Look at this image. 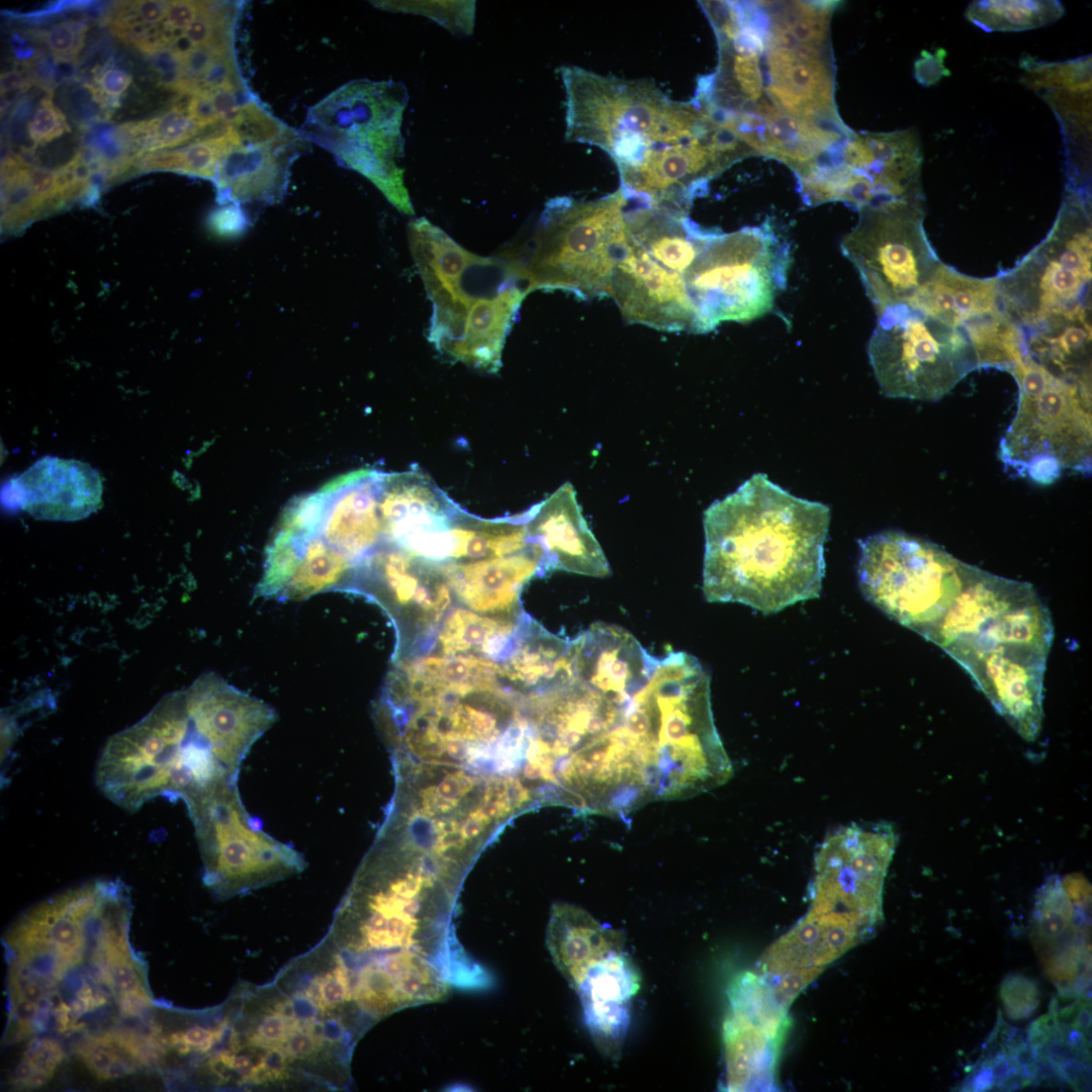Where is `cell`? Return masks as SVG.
Wrapping results in <instances>:
<instances>
[{"label": "cell", "mask_w": 1092, "mask_h": 1092, "mask_svg": "<svg viewBox=\"0 0 1092 1092\" xmlns=\"http://www.w3.org/2000/svg\"><path fill=\"white\" fill-rule=\"evenodd\" d=\"M919 635L953 658L1024 740H1035L1054 627L1030 583L962 561Z\"/></svg>", "instance_id": "cell-1"}, {"label": "cell", "mask_w": 1092, "mask_h": 1092, "mask_svg": "<svg viewBox=\"0 0 1092 1092\" xmlns=\"http://www.w3.org/2000/svg\"><path fill=\"white\" fill-rule=\"evenodd\" d=\"M829 508L753 474L704 513L703 590L764 615L820 596Z\"/></svg>", "instance_id": "cell-2"}, {"label": "cell", "mask_w": 1092, "mask_h": 1092, "mask_svg": "<svg viewBox=\"0 0 1092 1092\" xmlns=\"http://www.w3.org/2000/svg\"><path fill=\"white\" fill-rule=\"evenodd\" d=\"M339 905L327 939L359 962L411 951L427 958L451 985L483 989L489 974L464 952L452 931L457 891L429 854L379 833Z\"/></svg>", "instance_id": "cell-3"}, {"label": "cell", "mask_w": 1092, "mask_h": 1092, "mask_svg": "<svg viewBox=\"0 0 1092 1092\" xmlns=\"http://www.w3.org/2000/svg\"><path fill=\"white\" fill-rule=\"evenodd\" d=\"M407 236L433 306L429 342L451 361L497 373L528 294L517 264L507 254L482 257L465 250L425 217L410 221Z\"/></svg>", "instance_id": "cell-4"}, {"label": "cell", "mask_w": 1092, "mask_h": 1092, "mask_svg": "<svg viewBox=\"0 0 1092 1092\" xmlns=\"http://www.w3.org/2000/svg\"><path fill=\"white\" fill-rule=\"evenodd\" d=\"M560 77L566 140L599 147L618 170L700 134L710 121L695 98L673 101L647 80H624L574 66L562 67Z\"/></svg>", "instance_id": "cell-5"}, {"label": "cell", "mask_w": 1092, "mask_h": 1092, "mask_svg": "<svg viewBox=\"0 0 1092 1092\" xmlns=\"http://www.w3.org/2000/svg\"><path fill=\"white\" fill-rule=\"evenodd\" d=\"M628 204L621 187L595 200H548L524 256L507 253L528 293L561 290L584 300L610 297L612 276L629 239Z\"/></svg>", "instance_id": "cell-6"}, {"label": "cell", "mask_w": 1092, "mask_h": 1092, "mask_svg": "<svg viewBox=\"0 0 1092 1092\" xmlns=\"http://www.w3.org/2000/svg\"><path fill=\"white\" fill-rule=\"evenodd\" d=\"M407 101L400 82L354 80L312 106L298 132L331 152L340 165L366 177L397 210L413 215L399 165Z\"/></svg>", "instance_id": "cell-7"}, {"label": "cell", "mask_w": 1092, "mask_h": 1092, "mask_svg": "<svg viewBox=\"0 0 1092 1092\" xmlns=\"http://www.w3.org/2000/svg\"><path fill=\"white\" fill-rule=\"evenodd\" d=\"M1010 374L1018 386V403L999 445L1004 466L1044 485L1068 470L1090 474L1091 387L1027 358Z\"/></svg>", "instance_id": "cell-8"}, {"label": "cell", "mask_w": 1092, "mask_h": 1092, "mask_svg": "<svg viewBox=\"0 0 1092 1092\" xmlns=\"http://www.w3.org/2000/svg\"><path fill=\"white\" fill-rule=\"evenodd\" d=\"M1091 190L1066 186L1045 238L997 277L1002 309L1027 331L1091 314Z\"/></svg>", "instance_id": "cell-9"}, {"label": "cell", "mask_w": 1092, "mask_h": 1092, "mask_svg": "<svg viewBox=\"0 0 1092 1092\" xmlns=\"http://www.w3.org/2000/svg\"><path fill=\"white\" fill-rule=\"evenodd\" d=\"M764 102L793 117L847 130L836 109L828 1H761Z\"/></svg>", "instance_id": "cell-10"}, {"label": "cell", "mask_w": 1092, "mask_h": 1092, "mask_svg": "<svg viewBox=\"0 0 1092 1092\" xmlns=\"http://www.w3.org/2000/svg\"><path fill=\"white\" fill-rule=\"evenodd\" d=\"M790 261L788 243L768 224L717 232L684 275L705 333L770 311Z\"/></svg>", "instance_id": "cell-11"}, {"label": "cell", "mask_w": 1092, "mask_h": 1092, "mask_svg": "<svg viewBox=\"0 0 1092 1092\" xmlns=\"http://www.w3.org/2000/svg\"><path fill=\"white\" fill-rule=\"evenodd\" d=\"M203 861V882L228 899L302 872L303 855L267 834L246 810L238 783L213 788L186 805Z\"/></svg>", "instance_id": "cell-12"}, {"label": "cell", "mask_w": 1092, "mask_h": 1092, "mask_svg": "<svg viewBox=\"0 0 1092 1092\" xmlns=\"http://www.w3.org/2000/svg\"><path fill=\"white\" fill-rule=\"evenodd\" d=\"M868 355L881 392L894 398L938 400L979 368L961 328L908 304L878 315Z\"/></svg>", "instance_id": "cell-13"}, {"label": "cell", "mask_w": 1092, "mask_h": 1092, "mask_svg": "<svg viewBox=\"0 0 1092 1092\" xmlns=\"http://www.w3.org/2000/svg\"><path fill=\"white\" fill-rule=\"evenodd\" d=\"M924 198L892 200L858 210L841 241L877 315L907 303L933 276L941 261L924 229Z\"/></svg>", "instance_id": "cell-14"}, {"label": "cell", "mask_w": 1092, "mask_h": 1092, "mask_svg": "<svg viewBox=\"0 0 1092 1092\" xmlns=\"http://www.w3.org/2000/svg\"><path fill=\"white\" fill-rule=\"evenodd\" d=\"M345 590L365 596L389 616L396 631L392 662L434 645L453 599L440 562L387 543L358 564Z\"/></svg>", "instance_id": "cell-15"}, {"label": "cell", "mask_w": 1092, "mask_h": 1092, "mask_svg": "<svg viewBox=\"0 0 1092 1092\" xmlns=\"http://www.w3.org/2000/svg\"><path fill=\"white\" fill-rule=\"evenodd\" d=\"M898 843L887 822L852 823L830 832L814 860L810 912L842 915L874 934L883 919V893Z\"/></svg>", "instance_id": "cell-16"}, {"label": "cell", "mask_w": 1092, "mask_h": 1092, "mask_svg": "<svg viewBox=\"0 0 1092 1092\" xmlns=\"http://www.w3.org/2000/svg\"><path fill=\"white\" fill-rule=\"evenodd\" d=\"M1091 887L1079 874L1049 877L1038 889L1031 940L1062 997L1090 996Z\"/></svg>", "instance_id": "cell-17"}, {"label": "cell", "mask_w": 1092, "mask_h": 1092, "mask_svg": "<svg viewBox=\"0 0 1092 1092\" xmlns=\"http://www.w3.org/2000/svg\"><path fill=\"white\" fill-rule=\"evenodd\" d=\"M728 997L729 1012L723 1024L727 1088L772 1090L790 1024L788 1010L776 1002L769 984L760 974L744 972L737 976Z\"/></svg>", "instance_id": "cell-18"}, {"label": "cell", "mask_w": 1092, "mask_h": 1092, "mask_svg": "<svg viewBox=\"0 0 1092 1092\" xmlns=\"http://www.w3.org/2000/svg\"><path fill=\"white\" fill-rule=\"evenodd\" d=\"M610 297L629 324L705 334L684 276L658 264L630 237L615 267Z\"/></svg>", "instance_id": "cell-19"}, {"label": "cell", "mask_w": 1092, "mask_h": 1092, "mask_svg": "<svg viewBox=\"0 0 1092 1092\" xmlns=\"http://www.w3.org/2000/svg\"><path fill=\"white\" fill-rule=\"evenodd\" d=\"M1019 65L1023 85L1045 101L1060 123L1068 186L1090 190L1091 55L1064 62L1026 55Z\"/></svg>", "instance_id": "cell-20"}, {"label": "cell", "mask_w": 1092, "mask_h": 1092, "mask_svg": "<svg viewBox=\"0 0 1092 1092\" xmlns=\"http://www.w3.org/2000/svg\"><path fill=\"white\" fill-rule=\"evenodd\" d=\"M187 709L225 762L240 771L252 746L277 720L276 711L215 672L184 690Z\"/></svg>", "instance_id": "cell-21"}, {"label": "cell", "mask_w": 1092, "mask_h": 1092, "mask_svg": "<svg viewBox=\"0 0 1092 1092\" xmlns=\"http://www.w3.org/2000/svg\"><path fill=\"white\" fill-rule=\"evenodd\" d=\"M348 968L354 1006L369 1026L402 1008L442 1000L451 986L438 966L411 951L377 956Z\"/></svg>", "instance_id": "cell-22"}, {"label": "cell", "mask_w": 1092, "mask_h": 1092, "mask_svg": "<svg viewBox=\"0 0 1092 1092\" xmlns=\"http://www.w3.org/2000/svg\"><path fill=\"white\" fill-rule=\"evenodd\" d=\"M1025 1035L1037 1072V1085L1087 1090L1091 1082L1090 996L1057 995Z\"/></svg>", "instance_id": "cell-23"}, {"label": "cell", "mask_w": 1092, "mask_h": 1092, "mask_svg": "<svg viewBox=\"0 0 1092 1092\" xmlns=\"http://www.w3.org/2000/svg\"><path fill=\"white\" fill-rule=\"evenodd\" d=\"M383 476L377 469H358L314 491L318 503L314 533L357 566L384 543L379 512Z\"/></svg>", "instance_id": "cell-24"}, {"label": "cell", "mask_w": 1092, "mask_h": 1092, "mask_svg": "<svg viewBox=\"0 0 1092 1092\" xmlns=\"http://www.w3.org/2000/svg\"><path fill=\"white\" fill-rule=\"evenodd\" d=\"M527 513L528 539L540 554L543 575L555 570L593 577L610 574L608 560L569 482Z\"/></svg>", "instance_id": "cell-25"}, {"label": "cell", "mask_w": 1092, "mask_h": 1092, "mask_svg": "<svg viewBox=\"0 0 1092 1092\" xmlns=\"http://www.w3.org/2000/svg\"><path fill=\"white\" fill-rule=\"evenodd\" d=\"M460 509L420 470L384 473L379 499L384 543L423 557Z\"/></svg>", "instance_id": "cell-26"}, {"label": "cell", "mask_w": 1092, "mask_h": 1092, "mask_svg": "<svg viewBox=\"0 0 1092 1092\" xmlns=\"http://www.w3.org/2000/svg\"><path fill=\"white\" fill-rule=\"evenodd\" d=\"M11 497L36 519L77 521L102 505V481L97 470L74 459L46 456L5 486Z\"/></svg>", "instance_id": "cell-27"}, {"label": "cell", "mask_w": 1092, "mask_h": 1092, "mask_svg": "<svg viewBox=\"0 0 1092 1092\" xmlns=\"http://www.w3.org/2000/svg\"><path fill=\"white\" fill-rule=\"evenodd\" d=\"M840 162L861 181L875 204L924 198L922 151L915 128L853 131L841 147Z\"/></svg>", "instance_id": "cell-28"}, {"label": "cell", "mask_w": 1092, "mask_h": 1092, "mask_svg": "<svg viewBox=\"0 0 1092 1092\" xmlns=\"http://www.w3.org/2000/svg\"><path fill=\"white\" fill-rule=\"evenodd\" d=\"M571 642L574 677L620 701L646 686L657 661L619 626L596 623Z\"/></svg>", "instance_id": "cell-29"}, {"label": "cell", "mask_w": 1092, "mask_h": 1092, "mask_svg": "<svg viewBox=\"0 0 1092 1092\" xmlns=\"http://www.w3.org/2000/svg\"><path fill=\"white\" fill-rule=\"evenodd\" d=\"M871 934L835 913H808L764 951L759 974L771 982L799 976L812 982L822 971Z\"/></svg>", "instance_id": "cell-30"}, {"label": "cell", "mask_w": 1092, "mask_h": 1092, "mask_svg": "<svg viewBox=\"0 0 1092 1092\" xmlns=\"http://www.w3.org/2000/svg\"><path fill=\"white\" fill-rule=\"evenodd\" d=\"M306 142L291 129L277 140L230 148L219 161L214 179L217 201H280L287 190L290 167L307 148Z\"/></svg>", "instance_id": "cell-31"}, {"label": "cell", "mask_w": 1092, "mask_h": 1092, "mask_svg": "<svg viewBox=\"0 0 1092 1092\" xmlns=\"http://www.w3.org/2000/svg\"><path fill=\"white\" fill-rule=\"evenodd\" d=\"M530 544L527 549L507 556L440 562L453 598L480 614L523 616L521 590L535 575H543L540 554Z\"/></svg>", "instance_id": "cell-32"}, {"label": "cell", "mask_w": 1092, "mask_h": 1092, "mask_svg": "<svg viewBox=\"0 0 1092 1092\" xmlns=\"http://www.w3.org/2000/svg\"><path fill=\"white\" fill-rule=\"evenodd\" d=\"M500 664L476 656L420 655L393 661L382 697L388 706L503 686Z\"/></svg>", "instance_id": "cell-33"}, {"label": "cell", "mask_w": 1092, "mask_h": 1092, "mask_svg": "<svg viewBox=\"0 0 1092 1092\" xmlns=\"http://www.w3.org/2000/svg\"><path fill=\"white\" fill-rule=\"evenodd\" d=\"M640 975L627 954L615 951L593 966L576 990L585 1025L599 1051L620 1056L630 1021V1001Z\"/></svg>", "instance_id": "cell-34"}, {"label": "cell", "mask_w": 1092, "mask_h": 1092, "mask_svg": "<svg viewBox=\"0 0 1092 1092\" xmlns=\"http://www.w3.org/2000/svg\"><path fill=\"white\" fill-rule=\"evenodd\" d=\"M500 663L505 688L529 698L574 679L572 642L563 640L525 615Z\"/></svg>", "instance_id": "cell-35"}, {"label": "cell", "mask_w": 1092, "mask_h": 1092, "mask_svg": "<svg viewBox=\"0 0 1092 1092\" xmlns=\"http://www.w3.org/2000/svg\"><path fill=\"white\" fill-rule=\"evenodd\" d=\"M623 941L621 932L602 925L577 906L556 903L551 909L547 947L557 970L574 991L593 966L623 950Z\"/></svg>", "instance_id": "cell-36"}, {"label": "cell", "mask_w": 1092, "mask_h": 1092, "mask_svg": "<svg viewBox=\"0 0 1092 1092\" xmlns=\"http://www.w3.org/2000/svg\"><path fill=\"white\" fill-rule=\"evenodd\" d=\"M631 241L661 266L682 276L718 231L705 230L689 212L641 203L626 210Z\"/></svg>", "instance_id": "cell-37"}, {"label": "cell", "mask_w": 1092, "mask_h": 1092, "mask_svg": "<svg viewBox=\"0 0 1092 1092\" xmlns=\"http://www.w3.org/2000/svg\"><path fill=\"white\" fill-rule=\"evenodd\" d=\"M1037 1085V1072L1025 1031L1012 1026L999 1010L960 1091H1012Z\"/></svg>", "instance_id": "cell-38"}, {"label": "cell", "mask_w": 1092, "mask_h": 1092, "mask_svg": "<svg viewBox=\"0 0 1092 1092\" xmlns=\"http://www.w3.org/2000/svg\"><path fill=\"white\" fill-rule=\"evenodd\" d=\"M905 304L958 328L1001 307L996 276L972 277L942 262L931 279Z\"/></svg>", "instance_id": "cell-39"}, {"label": "cell", "mask_w": 1092, "mask_h": 1092, "mask_svg": "<svg viewBox=\"0 0 1092 1092\" xmlns=\"http://www.w3.org/2000/svg\"><path fill=\"white\" fill-rule=\"evenodd\" d=\"M275 532L292 545L297 563L279 601H302L330 590H345L357 564L317 534L278 523Z\"/></svg>", "instance_id": "cell-40"}, {"label": "cell", "mask_w": 1092, "mask_h": 1092, "mask_svg": "<svg viewBox=\"0 0 1092 1092\" xmlns=\"http://www.w3.org/2000/svg\"><path fill=\"white\" fill-rule=\"evenodd\" d=\"M1091 314L1022 331L1025 358L1059 377L1091 387Z\"/></svg>", "instance_id": "cell-41"}, {"label": "cell", "mask_w": 1092, "mask_h": 1092, "mask_svg": "<svg viewBox=\"0 0 1092 1092\" xmlns=\"http://www.w3.org/2000/svg\"><path fill=\"white\" fill-rule=\"evenodd\" d=\"M526 614L521 617L484 615L463 606L451 608L436 636L435 652L476 656L500 662Z\"/></svg>", "instance_id": "cell-42"}, {"label": "cell", "mask_w": 1092, "mask_h": 1092, "mask_svg": "<svg viewBox=\"0 0 1092 1092\" xmlns=\"http://www.w3.org/2000/svg\"><path fill=\"white\" fill-rule=\"evenodd\" d=\"M527 511L513 517L484 520L460 509L445 537L447 561H474L521 552L531 544Z\"/></svg>", "instance_id": "cell-43"}, {"label": "cell", "mask_w": 1092, "mask_h": 1092, "mask_svg": "<svg viewBox=\"0 0 1092 1092\" xmlns=\"http://www.w3.org/2000/svg\"><path fill=\"white\" fill-rule=\"evenodd\" d=\"M970 341L979 368H998L1009 373L1025 359L1021 328L1002 309L967 321L960 327Z\"/></svg>", "instance_id": "cell-44"}, {"label": "cell", "mask_w": 1092, "mask_h": 1092, "mask_svg": "<svg viewBox=\"0 0 1092 1092\" xmlns=\"http://www.w3.org/2000/svg\"><path fill=\"white\" fill-rule=\"evenodd\" d=\"M1064 13L1057 0H980L970 3L966 18L986 32L1022 31L1049 25Z\"/></svg>", "instance_id": "cell-45"}, {"label": "cell", "mask_w": 1092, "mask_h": 1092, "mask_svg": "<svg viewBox=\"0 0 1092 1092\" xmlns=\"http://www.w3.org/2000/svg\"><path fill=\"white\" fill-rule=\"evenodd\" d=\"M241 143L234 128L228 134L197 140L178 149L144 153L138 157L134 168L138 172L168 170L215 179L219 161L224 153Z\"/></svg>", "instance_id": "cell-46"}, {"label": "cell", "mask_w": 1092, "mask_h": 1092, "mask_svg": "<svg viewBox=\"0 0 1092 1092\" xmlns=\"http://www.w3.org/2000/svg\"><path fill=\"white\" fill-rule=\"evenodd\" d=\"M124 126L136 156L147 152L183 147L191 142L206 139L212 127L201 126L189 116L186 108L176 104L157 117L124 123Z\"/></svg>", "instance_id": "cell-47"}, {"label": "cell", "mask_w": 1092, "mask_h": 1092, "mask_svg": "<svg viewBox=\"0 0 1092 1092\" xmlns=\"http://www.w3.org/2000/svg\"><path fill=\"white\" fill-rule=\"evenodd\" d=\"M380 8L425 15L453 33L470 34L474 27V1H379Z\"/></svg>", "instance_id": "cell-48"}, {"label": "cell", "mask_w": 1092, "mask_h": 1092, "mask_svg": "<svg viewBox=\"0 0 1092 1092\" xmlns=\"http://www.w3.org/2000/svg\"><path fill=\"white\" fill-rule=\"evenodd\" d=\"M1000 997L1008 1017L1019 1020L1029 1017L1036 1010L1039 990L1031 979L1010 975L1001 984Z\"/></svg>", "instance_id": "cell-49"}, {"label": "cell", "mask_w": 1092, "mask_h": 1092, "mask_svg": "<svg viewBox=\"0 0 1092 1092\" xmlns=\"http://www.w3.org/2000/svg\"><path fill=\"white\" fill-rule=\"evenodd\" d=\"M86 25L65 20L41 33V39L55 60L76 59L84 44Z\"/></svg>", "instance_id": "cell-50"}, {"label": "cell", "mask_w": 1092, "mask_h": 1092, "mask_svg": "<svg viewBox=\"0 0 1092 1092\" xmlns=\"http://www.w3.org/2000/svg\"><path fill=\"white\" fill-rule=\"evenodd\" d=\"M29 139L34 145L49 143L70 131L65 115L50 97L43 98L27 123Z\"/></svg>", "instance_id": "cell-51"}, {"label": "cell", "mask_w": 1092, "mask_h": 1092, "mask_svg": "<svg viewBox=\"0 0 1092 1092\" xmlns=\"http://www.w3.org/2000/svg\"><path fill=\"white\" fill-rule=\"evenodd\" d=\"M207 222L209 229L221 237H237L246 232L249 218L240 203L229 202L213 209Z\"/></svg>", "instance_id": "cell-52"}, {"label": "cell", "mask_w": 1092, "mask_h": 1092, "mask_svg": "<svg viewBox=\"0 0 1092 1092\" xmlns=\"http://www.w3.org/2000/svg\"><path fill=\"white\" fill-rule=\"evenodd\" d=\"M98 84L97 90L107 99L111 105H117L120 95L128 88L132 77L123 70L116 68L101 69L95 78Z\"/></svg>", "instance_id": "cell-53"}, {"label": "cell", "mask_w": 1092, "mask_h": 1092, "mask_svg": "<svg viewBox=\"0 0 1092 1092\" xmlns=\"http://www.w3.org/2000/svg\"><path fill=\"white\" fill-rule=\"evenodd\" d=\"M186 111L194 121L205 128L223 122L218 117L208 92L190 93L186 102Z\"/></svg>", "instance_id": "cell-54"}, {"label": "cell", "mask_w": 1092, "mask_h": 1092, "mask_svg": "<svg viewBox=\"0 0 1092 1092\" xmlns=\"http://www.w3.org/2000/svg\"><path fill=\"white\" fill-rule=\"evenodd\" d=\"M201 1H170L164 24L171 29H185L199 15Z\"/></svg>", "instance_id": "cell-55"}, {"label": "cell", "mask_w": 1092, "mask_h": 1092, "mask_svg": "<svg viewBox=\"0 0 1092 1092\" xmlns=\"http://www.w3.org/2000/svg\"><path fill=\"white\" fill-rule=\"evenodd\" d=\"M169 2L160 0L131 1V8L141 22L148 25H157L165 20Z\"/></svg>", "instance_id": "cell-56"}, {"label": "cell", "mask_w": 1092, "mask_h": 1092, "mask_svg": "<svg viewBox=\"0 0 1092 1092\" xmlns=\"http://www.w3.org/2000/svg\"><path fill=\"white\" fill-rule=\"evenodd\" d=\"M24 85H26V80L23 79L22 74L17 70L7 71L1 74L0 87L2 94L18 90Z\"/></svg>", "instance_id": "cell-57"}, {"label": "cell", "mask_w": 1092, "mask_h": 1092, "mask_svg": "<svg viewBox=\"0 0 1092 1092\" xmlns=\"http://www.w3.org/2000/svg\"><path fill=\"white\" fill-rule=\"evenodd\" d=\"M34 1071L33 1064L28 1060L22 1059L14 1070L15 1081L21 1086H25Z\"/></svg>", "instance_id": "cell-58"}]
</instances>
